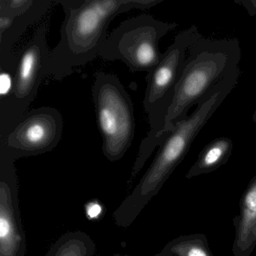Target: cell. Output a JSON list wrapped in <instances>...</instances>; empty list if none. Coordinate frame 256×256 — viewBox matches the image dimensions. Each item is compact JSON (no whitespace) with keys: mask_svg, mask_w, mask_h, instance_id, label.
<instances>
[{"mask_svg":"<svg viewBox=\"0 0 256 256\" xmlns=\"http://www.w3.org/2000/svg\"><path fill=\"white\" fill-rule=\"evenodd\" d=\"M64 8L60 40L50 52L48 76L62 80L100 56L112 20L130 10H146L164 0H54Z\"/></svg>","mask_w":256,"mask_h":256,"instance_id":"cell-1","label":"cell"},{"mask_svg":"<svg viewBox=\"0 0 256 256\" xmlns=\"http://www.w3.org/2000/svg\"><path fill=\"white\" fill-rule=\"evenodd\" d=\"M240 73L226 79L216 92L186 119L174 124V130L168 134L160 146L149 168L130 196L114 212L115 224L128 227L140 215L151 199L156 196L178 164L185 158L196 138L228 94L238 85Z\"/></svg>","mask_w":256,"mask_h":256,"instance_id":"cell-2","label":"cell"},{"mask_svg":"<svg viewBox=\"0 0 256 256\" xmlns=\"http://www.w3.org/2000/svg\"><path fill=\"white\" fill-rule=\"evenodd\" d=\"M241 50L236 38L212 40L200 36L190 48L162 137L188 118L192 106L212 96L226 79L240 73Z\"/></svg>","mask_w":256,"mask_h":256,"instance_id":"cell-3","label":"cell"},{"mask_svg":"<svg viewBox=\"0 0 256 256\" xmlns=\"http://www.w3.org/2000/svg\"><path fill=\"white\" fill-rule=\"evenodd\" d=\"M200 36L196 25L180 32L174 42L162 54L158 65L146 74L143 104L150 130L140 143L130 182L142 170L154 150L166 138H163L162 134L168 113L173 103L176 84L182 74L190 48Z\"/></svg>","mask_w":256,"mask_h":256,"instance_id":"cell-4","label":"cell"},{"mask_svg":"<svg viewBox=\"0 0 256 256\" xmlns=\"http://www.w3.org/2000/svg\"><path fill=\"white\" fill-rule=\"evenodd\" d=\"M102 152L110 162L121 160L131 146L136 132L134 108L130 96L118 76L100 72L92 88Z\"/></svg>","mask_w":256,"mask_h":256,"instance_id":"cell-5","label":"cell"},{"mask_svg":"<svg viewBox=\"0 0 256 256\" xmlns=\"http://www.w3.org/2000/svg\"><path fill=\"white\" fill-rule=\"evenodd\" d=\"M47 31L46 25H42L17 53V68L10 90L0 100V138L25 116L43 80L48 76L52 50L48 46Z\"/></svg>","mask_w":256,"mask_h":256,"instance_id":"cell-6","label":"cell"},{"mask_svg":"<svg viewBox=\"0 0 256 256\" xmlns=\"http://www.w3.org/2000/svg\"><path fill=\"white\" fill-rule=\"evenodd\" d=\"M178 26L149 14L124 20L108 36L100 53L106 60H120L131 72L149 73L160 62L162 54L158 43L168 32Z\"/></svg>","mask_w":256,"mask_h":256,"instance_id":"cell-7","label":"cell"},{"mask_svg":"<svg viewBox=\"0 0 256 256\" xmlns=\"http://www.w3.org/2000/svg\"><path fill=\"white\" fill-rule=\"evenodd\" d=\"M64 120L54 108L34 109L0 138V149L16 160L53 150L62 138Z\"/></svg>","mask_w":256,"mask_h":256,"instance_id":"cell-8","label":"cell"},{"mask_svg":"<svg viewBox=\"0 0 256 256\" xmlns=\"http://www.w3.org/2000/svg\"><path fill=\"white\" fill-rule=\"evenodd\" d=\"M16 158L0 149V256H25L26 239L19 208Z\"/></svg>","mask_w":256,"mask_h":256,"instance_id":"cell-9","label":"cell"},{"mask_svg":"<svg viewBox=\"0 0 256 256\" xmlns=\"http://www.w3.org/2000/svg\"><path fill=\"white\" fill-rule=\"evenodd\" d=\"M54 0H34L32 6L14 18L0 14V70L13 74L18 65L14 47L30 28L40 22L48 12Z\"/></svg>","mask_w":256,"mask_h":256,"instance_id":"cell-10","label":"cell"},{"mask_svg":"<svg viewBox=\"0 0 256 256\" xmlns=\"http://www.w3.org/2000/svg\"><path fill=\"white\" fill-rule=\"evenodd\" d=\"M234 256H251L256 246V174L240 202L239 214L234 218Z\"/></svg>","mask_w":256,"mask_h":256,"instance_id":"cell-11","label":"cell"},{"mask_svg":"<svg viewBox=\"0 0 256 256\" xmlns=\"http://www.w3.org/2000/svg\"><path fill=\"white\" fill-rule=\"evenodd\" d=\"M234 144L228 137L214 139L203 148L196 162L186 174L187 179L215 172L226 164L232 156Z\"/></svg>","mask_w":256,"mask_h":256,"instance_id":"cell-12","label":"cell"},{"mask_svg":"<svg viewBox=\"0 0 256 256\" xmlns=\"http://www.w3.org/2000/svg\"><path fill=\"white\" fill-rule=\"evenodd\" d=\"M46 256H98L92 238L80 230L64 234L50 247Z\"/></svg>","mask_w":256,"mask_h":256,"instance_id":"cell-13","label":"cell"},{"mask_svg":"<svg viewBox=\"0 0 256 256\" xmlns=\"http://www.w3.org/2000/svg\"><path fill=\"white\" fill-rule=\"evenodd\" d=\"M155 256H214L203 234L181 236L169 242Z\"/></svg>","mask_w":256,"mask_h":256,"instance_id":"cell-14","label":"cell"},{"mask_svg":"<svg viewBox=\"0 0 256 256\" xmlns=\"http://www.w3.org/2000/svg\"><path fill=\"white\" fill-rule=\"evenodd\" d=\"M34 2V0H0V14L16 17L28 11Z\"/></svg>","mask_w":256,"mask_h":256,"instance_id":"cell-15","label":"cell"},{"mask_svg":"<svg viewBox=\"0 0 256 256\" xmlns=\"http://www.w3.org/2000/svg\"><path fill=\"white\" fill-rule=\"evenodd\" d=\"M234 2L245 8L248 16H256V0H234Z\"/></svg>","mask_w":256,"mask_h":256,"instance_id":"cell-16","label":"cell"},{"mask_svg":"<svg viewBox=\"0 0 256 256\" xmlns=\"http://www.w3.org/2000/svg\"><path fill=\"white\" fill-rule=\"evenodd\" d=\"M90 206L88 208V214L90 218H95L102 211V208L97 203H90Z\"/></svg>","mask_w":256,"mask_h":256,"instance_id":"cell-17","label":"cell"},{"mask_svg":"<svg viewBox=\"0 0 256 256\" xmlns=\"http://www.w3.org/2000/svg\"><path fill=\"white\" fill-rule=\"evenodd\" d=\"M252 120L254 124H256V110H254V114H253Z\"/></svg>","mask_w":256,"mask_h":256,"instance_id":"cell-18","label":"cell"},{"mask_svg":"<svg viewBox=\"0 0 256 256\" xmlns=\"http://www.w3.org/2000/svg\"><path fill=\"white\" fill-rule=\"evenodd\" d=\"M114 256H128L126 254H115Z\"/></svg>","mask_w":256,"mask_h":256,"instance_id":"cell-19","label":"cell"}]
</instances>
